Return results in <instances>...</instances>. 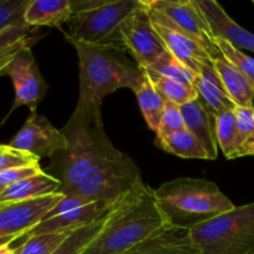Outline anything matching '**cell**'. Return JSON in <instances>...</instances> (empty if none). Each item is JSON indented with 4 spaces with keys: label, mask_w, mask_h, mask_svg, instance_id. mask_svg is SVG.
Masks as SVG:
<instances>
[{
    "label": "cell",
    "mask_w": 254,
    "mask_h": 254,
    "mask_svg": "<svg viewBox=\"0 0 254 254\" xmlns=\"http://www.w3.org/2000/svg\"><path fill=\"white\" fill-rule=\"evenodd\" d=\"M170 227L154 189L141 183L109 210L103 230L82 254H126Z\"/></svg>",
    "instance_id": "1"
},
{
    "label": "cell",
    "mask_w": 254,
    "mask_h": 254,
    "mask_svg": "<svg viewBox=\"0 0 254 254\" xmlns=\"http://www.w3.org/2000/svg\"><path fill=\"white\" fill-rule=\"evenodd\" d=\"M78 57L79 93L74 111L102 112L103 99L122 88L135 91L143 69L117 44L71 42Z\"/></svg>",
    "instance_id": "2"
},
{
    "label": "cell",
    "mask_w": 254,
    "mask_h": 254,
    "mask_svg": "<svg viewBox=\"0 0 254 254\" xmlns=\"http://www.w3.org/2000/svg\"><path fill=\"white\" fill-rule=\"evenodd\" d=\"M61 131L67 148L54 158L59 168L56 178L62 184L61 192L72 195L94 168L121 151L104 131L102 112L74 111Z\"/></svg>",
    "instance_id": "3"
},
{
    "label": "cell",
    "mask_w": 254,
    "mask_h": 254,
    "mask_svg": "<svg viewBox=\"0 0 254 254\" xmlns=\"http://www.w3.org/2000/svg\"><path fill=\"white\" fill-rule=\"evenodd\" d=\"M154 196L171 226L190 228L235 208L212 181L179 178L154 189Z\"/></svg>",
    "instance_id": "4"
},
{
    "label": "cell",
    "mask_w": 254,
    "mask_h": 254,
    "mask_svg": "<svg viewBox=\"0 0 254 254\" xmlns=\"http://www.w3.org/2000/svg\"><path fill=\"white\" fill-rule=\"evenodd\" d=\"M140 0H72L67 41L122 45L119 29ZM124 47V46H123Z\"/></svg>",
    "instance_id": "5"
},
{
    "label": "cell",
    "mask_w": 254,
    "mask_h": 254,
    "mask_svg": "<svg viewBox=\"0 0 254 254\" xmlns=\"http://www.w3.org/2000/svg\"><path fill=\"white\" fill-rule=\"evenodd\" d=\"M197 254H254V202L189 230Z\"/></svg>",
    "instance_id": "6"
},
{
    "label": "cell",
    "mask_w": 254,
    "mask_h": 254,
    "mask_svg": "<svg viewBox=\"0 0 254 254\" xmlns=\"http://www.w3.org/2000/svg\"><path fill=\"white\" fill-rule=\"evenodd\" d=\"M141 183L144 181L138 165L121 151L94 168L72 195L113 207Z\"/></svg>",
    "instance_id": "7"
},
{
    "label": "cell",
    "mask_w": 254,
    "mask_h": 254,
    "mask_svg": "<svg viewBox=\"0 0 254 254\" xmlns=\"http://www.w3.org/2000/svg\"><path fill=\"white\" fill-rule=\"evenodd\" d=\"M122 44L140 68H149L168 50L156 31L143 0L119 29Z\"/></svg>",
    "instance_id": "8"
},
{
    "label": "cell",
    "mask_w": 254,
    "mask_h": 254,
    "mask_svg": "<svg viewBox=\"0 0 254 254\" xmlns=\"http://www.w3.org/2000/svg\"><path fill=\"white\" fill-rule=\"evenodd\" d=\"M151 9L156 10L171 26L184 32L197 42L206 52L215 59L221 55L211 35L208 25L193 0H144Z\"/></svg>",
    "instance_id": "9"
},
{
    "label": "cell",
    "mask_w": 254,
    "mask_h": 254,
    "mask_svg": "<svg viewBox=\"0 0 254 254\" xmlns=\"http://www.w3.org/2000/svg\"><path fill=\"white\" fill-rule=\"evenodd\" d=\"M5 76L11 78L15 97L11 109L6 114L2 123L15 109L21 106L29 107L30 112H36L37 106L46 96L47 84L40 72L39 64L31 51V46L24 47L15 54L11 62L5 69Z\"/></svg>",
    "instance_id": "10"
},
{
    "label": "cell",
    "mask_w": 254,
    "mask_h": 254,
    "mask_svg": "<svg viewBox=\"0 0 254 254\" xmlns=\"http://www.w3.org/2000/svg\"><path fill=\"white\" fill-rule=\"evenodd\" d=\"M9 145L39 159H54L57 154L66 150L67 140L64 133L55 128L49 119L37 112H30L25 124L10 140Z\"/></svg>",
    "instance_id": "11"
},
{
    "label": "cell",
    "mask_w": 254,
    "mask_h": 254,
    "mask_svg": "<svg viewBox=\"0 0 254 254\" xmlns=\"http://www.w3.org/2000/svg\"><path fill=\"white\" fill-rule=\"evenodd\" d=\"M64 196L62 192H57L46 197L0 205V240H17L29 235Z\"/></svg>",
    "instance_id": "12"
},
{
    "label": "cell",
    "mask_w": 254,
    "mask_h": 254,
    "mask_svg": "<svg viewBox=\"0 0 254 254\" xmlns=\"http://www.w3.org/2000/svg\"><path fill=\"white\" fill-rule=\"evenodd\" d=\"M144 1V0H143ZM145 4V1H144ZM148 9L149 16L155 26L156 31L160 35L166 50L178 59L181 64H185L193 74H197L203 67L212 66L213 62L210 55L191 37L179 31L174 26H171L156 10L151 9L145 4Z\"/></svg>",
    "instance_id": "13"
},
{
    "label": "cell",
    "mask_w": 254,
    "mask_h": 254,
    "mask_svg": "<svg viewBox=\"0 0 254 254\" xmlns=\"http://www.w3.org/2000/svg\"><path fill=\"white\" fill-rule=\"evenodd\" d=\"M206 20L213 39L225 40L238 50L254 52V34L238 25L220 2L215 0H193Z\"/></svg>",
    "instance_id": "14"
},
{
    "label": "cell",
    "mask_w": 254,
    "mask_h": 254,
    "mask_svg": "<svg viewBox=\"0 0 254 254\" xmlns=\"http://www.w3.org/2000/svg\"><path fill=\"white\" fill-rule=\"evenodd\" d=\"M111 206L101 202H88L78 207L62 212L55 217L44 220L36 226L29 235H40V233L61 232V231H76L77 228L94 222L106 216L111 210Z\"/></svg>",
    "instance_id": "15"
},
{
    "label": "cell",
    "mask_w": 254,
    "mask_h": 254,
    "mask_svg": "<svg viewBox=\"0 0 254 254\" xmlns=\"http://www.w3.org/2000/svg\"><path fill=\"white\" fill-rule=\"evenodd\" d=\"M197 99L207 109L212 118H217L222 113L235 111L236 106L226 92L217 72L212 66H206L196 74L193 82Z\"/></svg>",
    "instance_id": "16"
},
{
    "label": "cell",
    "mask_w": 254,
    "mask_h": 254,
    "mask_svg": "<svg viewBox=\"0 0 254 254\" xmlns=\"http://www.w3.org/2000/svg\"><path fill=\"white\" fill-rule=\"evenodd\" d=\"M180 108L185 122V129H188L202 144L207 153L208 160H216L220 149L216 139L215 118H212L198 99L189 102Z\"/></svg>",
    "instance_id": "17"
},
{
    "label": "cell",
    "mask_w": 254,
    "mask_h": 254,
    "mask_svg": "<svg viewBox=\"0 0 254 254\" xmlns=\"http://www.w3.org/2000/svg\"><path fill=\"white\" fill-rule=\"evenodd\" d=\"M61 181L56 176L42 171L20 183L7 186L4 192L0 195V205L46 197V196L61 192Z\"/></svg>",
    "instance_id": "18"
},
{
    "label": "cell",
    "mask_w": 254,
    "mask_h": 254,
    "mask_svg": "<svg viewBox=\"0 0 254 254\" xmlns=\"http://www.w3.org/2000/svg\"><path fill=\"white\" fill-rule=\"evenodd\" d=\"M213 68L217 72L226 92L236 107L254 108V87L250 79L233 67L222 55L212 60Z\"/></svg>",
    "instance_id": "19"
},
{
    "label": "cell",
    "mask_w": 254,
    "mask_h": 254,
    "mask_svg": "<svg viewBox=\"0 0 254 254\" xmlns=\"http://www.w3.org/2000/svg\"><path fill=\"white\" fill-rule=\"evenodd\" d=\"M72 16V0H30L24 15L29 26L59 27Z\"/></svg>",
    "instance_id": "20"
},
{
    "label": "cell",
    "mask_w": 254,
    "mask_h": 254,
    "mask_svg": "<svg viewBox=\"0 0 254 254\" xmlns=\"http://www.w3.org/2000/svg\"><path fill=\"white\" fill-rule=\"evenodd\" d=\"M126 254H197L186 228L170 227Z\"/></svg>",
    "instance_id": "21"
},
{
    "label": "cell",
    "mask_w": 254,
    "mask_h": 254,
    "mask_svg": "<svg viewBox=\"0 0 254 254\" xmlns=\"http://www.w3.org/2000/svg\"><path fill=\"white\" fill-rule=\"evenodd\" d=\"M141 69H143V78H141L140 83L138 84L134 93L138 99L139 107H140V111L143 113L146 124L151 130L156 133L159 126H160L166 101L155 88L148 72L144 68Z\"/></svg>",
    "instance_id": "22"
},
{
    "label": "cell",
    "mask_w": 254,
    "mask_h": 254,
    "mask_svg": "<svg viewBox=\"0 0 254 254\" xmlns=\"http://www.w3.org/2000/svg\"><path fill=\"white\" fill-rule=\"evenodd\" d=\"M215 130L218 149L227 160L243 158L235 111L225 112L218 116L215 119Z\"/></svg>",
    "instance_id": "23"
},
{
    "label": "cell",
    "mask_w": 254,
    "mask_h": 254,
    "mask_svg": "<svg viewBox=\"0 0 254 254\" xmlns=\"http://www.w3.org/2000/svg\"><path fill=\"white\" fill-rule=\"evenodd\" d=\"M155 144L166 153L173 154L178 158L208 160L207 153L202 144L188 129L176 131L163 139H156Z\"/></svg>",
    "instance_id": "24"
},
{
    "label": "cell",
    "mask_w": 254,
    "mask_h": 254,
    "mask_svg": "<svg viewBox=\"0 0 254 254\" xmlns=\"http://www.w3.org/2000/svg\"><path fill=\"white\" fill-rule=\"evenodd\" d=\"M145 71L150 76L155 88L166 102H171V103H175L181 107L189 102L197 99V92L192 84H186L183 82L175 81V79L166 78L150 69H145Z\"/></svg>",
    "instance_id": "25"
},
{
    "label": "cell",
    "mask_w": 254,
    "mask_h": 254,
    "mask_svg": "<svg viewBox=\"0 0 254 254\" xmlns=\"http://www.w3.org/2000/svg\"><path fill=\"white\" fill-rule=\"evenodd\" d=\"M39 27L29 26L27 24H20L10 26L0 32V59L16 52L24 47L32 46L41 35Z\"/></svg>",
    "instance_id": "26"
},
{
    "label": "cell",
    "mask_w": 254,
    "mask_h": 254,
    "mask_svg": "<svg viewBox=\"0 0 254 254\" xmlns=\"http://www.w3.org/2000/svg\"><path fill=\"white\" fill-rule=\"evenodd\" d=\"M107 215L94 222L77 228L71 233L52 254H82L86 248L96 240L106 225Z\"/></svg>",
    "instance_id": "27"
},
{
    "label": "cell",
    "mask_w": 254,
    "mask_h": 254,
    "mask_svg": "<svg viewBox=\"0 0 254 254\" xmlns=\"http://www.w3.org/2000/svg\"><path fill=\"white\" fill-rule=\"evenodd\" d=\"M72 232L61 231L26 236V240L19 247V254H52Z\"/></svg>",
    "instance_id": "28"
},
{
    "label": "cell",
    "mask_w": 254,
    "mask_h": 254,
    "mask_svg": "<svg viewBox=\"0 0 254 254\" xmlns=\"http://www.w3.org/2000/svg\"><path fill=\"white\" fill-rule=\"evenodd\" d=\"M145 69H150V71L166 77V78L175 79V81L183 82L186 84H192V86L196 77L185 64H181L169 51H166L160 59L156 60L149 68Z\"/></svg>",
    "instance_id": "29"
},
{
    "label": "cell",
    "mask_w": 254,
    "mask_h": 254,
    "mask_svg": "<svg viewBox=\"0 0 254 254\" xmlns=\"http://www.w3.org/2000/svg\"><path fill=\"white\" fill-rule=\"evenodd\" d=\"M216 46L220 50L221 55L232 64L233 67L238 69L241 73L245 74L251 83L254 87V59L248 56L247 54L242 51V50L236 49L231 44L226 42L225 40L215 39Z\"/></svg>",
    "instance_id": "30"
},
{
    "label": "cell",
    "mask_w": 254,
    "mask_h": 254,
    "mask_svg": "<svg viewBox=\"0 0 254 254\" xmlns=\"http://www.w3.org/2000/svg\"><path fill=\"white\" fill-rule=\"evenodd\" d=\"M235 116L243 156H254V108L236 107Z\"/></svg>",
    "instance_id": "31"
},
{
    "label": "cell",
    "mask_w": 254,
    "mask_h": 254,
    "mask_svg": "<svg viewBox=\"0 0 254 254\" xmlns=\"http://www.w3.org/2000/svg\"><path fill=\"white\" fill-rule=\"evenodd\" d=\"M30 0H0V32L10 26L26 24L24 15Z\"/></svg>",
    "instance_id": "32"
},
{
    "label": "cell",
    "mask_w": 254,
    "mask_h": 254,
    "mask_svg": "<svg viewBox=\"0 0 254 254\" xmlns=\"http://www.w3.org/2000/svg\"><path fill=\"white\" fill-rule=\"evenodd\" d=\"M183 129H185V122H184L180 106L171 103V102H166L160 126L156 131V139H163L170 134L183 130Z\"/></svg>",
    "instance_id": "33"
},
{
    "label": "cell",
    "mask_w": 254,
    "mask_h": 254,
    "mask_svg": "<svg viewBox=\"0 0 254 254\" xmlns=\"http://www.w3.org/2000/svg\"><path fill=\"white\" fill-rule=\"evenodd\" d=\"M39 161L40 159L31 154L17 150V149L10 146L9 144L7 145L0 144V174L9 169L17 168V166L39 164Z\"/></svg>",
    "instance_id": "34"
},
{
    "label": "cell",
    "mask_w": 254,
    "mask_h": 254,
    "mask_svg": "<svg viewBox=\"0 0 254 254\" xmlns=\"http://www.w3.org/2000/svg\"><path fill=\"white\" fill-rule=\"evenodd\" d=\"M42 169L40 164H34V165H25V166H17V168L9 169V170L4 171L0 174V185L4 188L11 186L14 184L20 183V181L29 179L31 176L37 175V174L42 173Z\"/></svg>",
    "instance_id": "35"
},
{
    "label": "cell",
    "mask_w": 254,
    "mask_h": 254,
    "mask_svg": "<svg viewBox=\"0 0 254 254\" xmlns=\"http://www.w3.org/2000/svg\"><path fill=\"white\" fill-rule=\"evenodd\" d=\"M16 52H12V54H10V55H7V56H4L2 59H0V77L5 76V69H6V67L9 66V64L11 62L12 57L15 56V54H16Z\"/></svg>",
    "instance_id": "36"
},
{
    "label": "cell",
    "mask_w": 254,
    "mask_h": 254,
    "mask_svg": "<svg viewBox=\"0 0 254 254\" xmlns=\"http://www.w3.org/2000/svg\"><path fill=\"white\" fill-rule=\"evenodd\" d=\"M0 254H19V247L11 248L10 246L0 248Z\"/></svg>",
    "instance_id": "37"
},
{
    "label": "cell",
    "mask_w": 254,
    "mask_h": 254,
    "mask_svg": "<svg viewBox=\"0 0 254 254\" xmlns=\"http://www.w3.org/2000/svg\"><path fill=\"white\" fill-rule=\"evenodd\" d=\"M14 241H16V238H2V240H0V248L10 246Z\"/></svg>",
    "instance_id": "38"
},
{
    "label": "cell",
    "mask_w": 254,
    "mask_h": 254,
    "mask_svg": "<svg viewBox=\"0 0 254 254\" xmlns=\"http://www.w3.org/2000/svg\"><path fill=\"white\" fill-rule=\"evenodd\" d=\"M5 189H6V188H4V186H2V185H0V195H1V193L4 192Z\"/></svg>",
    "instance_id": "39"
},
{
    "label": "cell",
    "mask_w": 254,
    "mask_h": 254,
    "mask_svg": "<svg viewBox=\"0 0 254 254\" xmlns=\"http://www.w3.org/2000/svg\"><path fill=\"white\" fill-rule=\"evenodd\" d=\"M253 4H254V0H253Z\"/></svg>",
    "instance_id": "40"
}]
</instances>
